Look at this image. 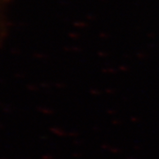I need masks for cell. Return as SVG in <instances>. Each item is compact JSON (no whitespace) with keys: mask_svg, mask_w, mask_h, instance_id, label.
<instances>
[{"mask_svg":"<svg viewBox=\"0 0 159 159\" xmlns=\"http://www.w3.org/2000/svg\"><path fill=\"white\" fill-rule=\"evenodd\" d=\"M9 0H0V45L4 41L7 23V9Z\"/></svg>","mask_w":159,"mask_h":159,"instance_id":"cell-1","label":"cell"}]
</instances>
